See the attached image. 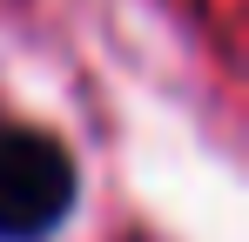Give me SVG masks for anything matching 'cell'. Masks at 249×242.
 <instances>
[{
    "label": "cell",
    "mask_w": 249,
    "mask_h": 242,
    "mask_svg": "<svg viewBox=\"0 0 249 242\" xmlns=\"http://www.w3.org/2000/svg\"><path fill=\"white\" fill-rule=\"evenodd\" d=\"M74 208V161L41 128H0V242H34Z\"/></svg>",
    "instance_id": "obj_1"
}]
</instances>
